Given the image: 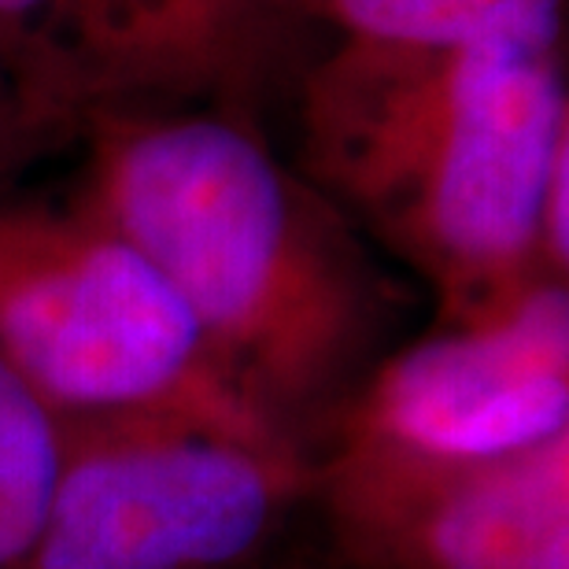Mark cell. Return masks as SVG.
Returning a JSON list of instances; mask_svg holds the SVG:
<instances>
[{"instance_id": "obj_1", "label": "cell", "mask_w": 569, "mask_h": 569, "mask_svg": "<svg viewBox=\"0 0 569 569\" xmlns=\"http://www.w3.org/2000/svg\"><path fill=\"white\" fill-rule=\"evenodd\" d=\"M78 141L74 197L170 284L233 392L315 455L396 318L356 226L233 111H104Z\"/></svg>"}, {"instance_id": "obj_2", "label": "cell", "mask_w": 569, "mask_h": 569, "mask_svg": "<svg viewBox=\"0 0 569 569\" xmlns=\"http://www.w3.org/2000/svg\"><path fill=\"white\" fill-rule=\"evenodd\" d=\"M562 144V52L340 38L296 78L292 167L426 281L437 322L543 278L537 214Z\"/></svg>"}, {"instance_id": "obj_3", "label": "cell", "mask_w": 569, "mask_h": 569, "mask_svg": "<svg viewBox=\"0 0 569 569\" xmlns=\"http://www.w3.org/2000/svg\"><path fill=\"white\" fill-rule=\"evenodd\" d=\"M0 362L56 418L181 415L284 440L222 378L152 263L74 192L0 189Z\"/></svg>"}, {"instance_id": "obj_4", "label": "cell", "mask_w": 569, "mask_h": 569, "mask_svg": "<svg viewBox=\"0 0 569 569\" xmlns=\"http://www.w3.org/2000/svg\"><path fill=\"white\" fill-rule=\"evenodd\" d=\"M60 455L16 569H263L311 503V451L181 415L56 418Z\"/></svg>"}, {"instance_id": "obj_5", "label": "cell", "mask_w": 569, "mask_h": 569, "mask_svg": "<svg viewBox=\"0 0 569 569\" xmlns=\"http://www.w3.org/2000/svg\"><path fill=\"white\" fill-rule=\"evenodd\" d=\"M292 19L289 0H0V63L82 127L138 108L256 119Z\"/></svg>"}, {"instance_id": "obj_6", "label": "cell", "mask_w": 569, "mask_h": 569, "mask_svg": "<svg viewBox=\"0 0 569 569\" xmlns=\"http://www.w3.org/2000/svg\"><path fill=\"white\" fill-rule=\"evenodd\" d=\"M569 432V284L532 281L507 303L389 351L340 403L322 443L470 462ZM315 448V451H318Z\"/></svg>"}, {"instance_id": "obj_7", "label": "cell", "mask_w": 569, "mask_h": 569, "mask_svg": "<svg viewBox=\"0 0 569 569\" xmlns=\"http://www.w3.org/2000/svg\"><path fill=\"white\" fill-rule=\"evenodd\" d=\"M311 507L345 569H569V432L470 462L322 443Z\"/></svg>"}, {"instance_id": "obj_8", "label": "cell", "mask_w": 569, "mask_h": 569, "mask_svg": "<svg viewBox=\"0 0 569 569\" xmlns=\"http://www.w3.org/2000/svg\"><path fill=\"white\" fill-rule=\"evenodd\" d=\"M300 19L362 41H515L562 52L566 0H289Z\"/></svg>"}, {"instance_id": "obj_9", "label": "cell", "mask_w": 569, "mask_h": 569, "mask_svg": "<svg viewBox=\"0 0 569 569\" xmlns=\"http://www.w3.org/2000/svg\"><path fill=\"white\" fill-rule=\"evenodd\" d=\"M60 422L0 362V569H16L44 515Z\"/></svg>"}, {"instance_id": "obj_10", "label": "cell", "mask_w": 569, "mask_h": 569, "mask_svg": "<svg viewBox=\"0 0 569 569\" xmlns=\"http://www.w3.org/2000/svg\"><path fill=\"white\" fill-rule=\"evenodd\" d=\"M78 138H82V122L44 104L0 63V189Z\"/></svg>"}]
</instances>
